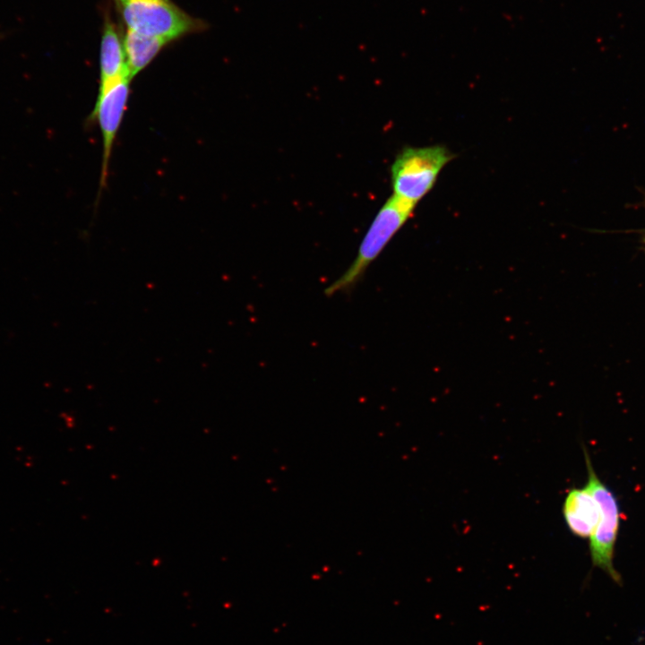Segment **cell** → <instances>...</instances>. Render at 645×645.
Returning a JSON list of instances; mask_svg holds the SVG:
<instances>
[{"instance_id":"1","label":"cell","mask_w":645,"mask_h":645,"mask_svg":"<svg viewBox=\"0 0 645 645\" xmlns=\"http://www.w3.org/2000/svg\"><path fill=\"white\" fill-rule=\"evenodd\" d=\"M415 207L394 194L386 199L367 228L354 260L339 278L326 287L324 294L331 297L350 290L405 225Z\"/></svg>"},{"instance_id":"6","label":"cell","mask_w":645,"mask_h":645,"mask_svg":"<svg viewBox=\"0 0 645 645\" xmlns=\"http://www.w3.org/2000/svg\"><path fill=\"white\" fill-rule=\"evenodd\" d=\"M563 515L574 536L589 538L599 519V507L586 486L568 492L563 505Z\"/></svg>"},{"instance_id":"8","label":"cell","mask_w":645,"mask_h":645,"mask_svg":"<svg viewBox=\"0 0 645 645\" xmlns=\"http://www.w3.org/2000/svg\"><path fill=\"white\" fill-rule=\"evenodd\" d=\"M170 42L165 38L147 36L127 29L123 43L130 77L133 79L146 68Z\"/></svg>"},{"instance_id":"4","label":"cell","mask_w":645,"mask_h":645,"mask_svg":"<svg viewBox=\"0 0 645 645\" xmlns=\"http://www.w3.org/2000/svg\"><path fill=\"white\" fill-rule=\"evenodd\" d=\"M584 456L588 469L586 486L593 494L599 507V519L589 537L591 562L595 567L607 573L615 582L621 584V576L613 563L615 546L620 525L618 503L614 493L596 474L589 453L585 449Z\"/></svg>"},{"instance_id":"5","label":"cell","mask_w":645,"mask_h":645,"mask_svg":"<svg viewBox=\"0 0 645 645\" xmlns=\"http://www.w3.org/2000/svg\"><path fill=\"white\" fill-rule=\"evenodd\" d=\"M131 80L129 76H122L99 83L96 103L88 118V122L99 124L102 136L100 190L108 176L111 152L127 108Z\"/></svg>"},{"instance_id":"9","label":"cell","mask_w":645,"mask_h":645,"mask_svg":"<svg viewBox=\"0 0 645 645\" xmlns=\"http://www.w3.org/2000/svg\"><path fill=\"white\" fill-rule=\"evenodd\" d=\"M4 37V34L0 33V40Z\"/></svg>"},{"instance_id":"3","label":"cell","mask_w":645,"mask_h":645,"mask_svg":"<svg viewBox=\"0 0 645 645\" xmlns=\"http://www.w3.org/2000/svg\"><path fill=\"white\" fill-rule=\"evenodd\" d=\"M128 30L174 41L206 30L202 20L190 16L171 0H114Z\"/></svg>"},{"instance_id":"2","label":"cell","mask_w":645,"mask_h":645,"mask_svg":"<svg viewBox=\"0 0 645 645\" xmlns=\"http://www.w3.org/2000/svg\"><path fill=\"white\" fill-rule=\"evenodd\" d=\"M453 157L443 145L403 148L391 167L392 194L417 206Z\"/></svg>"},{"instance_id":"7","label":"cell","mask_w":645,"mask_h":645,"mask_svg":"<svg viewBox=\"0 0 645 645\" xmlns=\"http://www.w3.org/2000/svg\"><path fill=\"white\" fill-rule=\"evenodd\" d=\"M100 82L129 76L122 38L109 13H106L100 44ZM131 78V77H130ZM132 79V78H131Z\"/></svg>"}]
</instances>
